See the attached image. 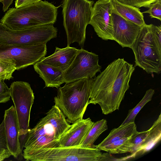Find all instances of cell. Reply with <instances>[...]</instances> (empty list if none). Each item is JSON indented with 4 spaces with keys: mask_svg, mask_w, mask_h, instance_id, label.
I'll return each mask as SVG.
<instances>
[{
    "mask_svg": "<svg viewBox=\"0 0 161 161\" xmlns=\"http://www.w3.org/2000/svg\"><path fill=\"white\" fill-rule=\"evenodd\" d=\"M58 7L51 3L41 0L32 4L9 8L0 22L14 30L53 25L57 20Z\"/></svg>",
    "mask_w": 161,
    "mask_h": 161,
    "instance_id": "obj_3",
    "label": "cell"
},
{
    "mask_svg": "<svg viewBox=\"0 0 161 161\" xmlns=\"http://www.w3.org/2000/svg\"><path fill=\"white\" fill-rule=\"evenodd\" d=\"M134 70L123 58L112 62L92 79L89 104H98L105 115L119 110Z\"/></svg>",
    "mask_w": 161,
    "mask_h": 161,
    "instance_id": "obj_1",
    "label": "cell"
},
{
    "mask_svg": "<svg viewBox=\"0 0 161 161\" xmlns=\"http://www.w3.org/2000/svg\"><path fill=\"white\" fill-rule=\"evenodd\" d=\"M47 52L46 44L0 45V57L14 60L17 70L34 65L45 57Z\"/></svg>",
    "mask_w": 161,
    "mask_h": 161,
    "instance_id": "obj_11",
    "label": "cell"
},
{
    "mask_svg": "<svg viewBox=\"0 0 161 161\" xmlns=\"http://www.w3.org/2000/svg\"><path fill=\"white\" fill-rule=\"evenodd\" d=\"M3 120L7 147L11 155L17 158L22 152L19 140V125L14 107L5 111Z\"/></svg>",
    "mask_w": 161,
    "mask_h": 161,
    "instance_id": "obj_16",
    "label": "cell"
},
{
    "mask_svg": "<svg viewBox=\"0 0 161 161\" xmlns=\"http://www.w3.org/2000/svg\"><path fill=\"white\" fill-rule=\"evenodd\" d=\"M98 56L82 48L78 49L73 61L64 72V83L74 82L85 78H93L100 72L101 66L98 64Z\"/></svg>",
    "mask_w": 161,
    "mask_h": 161,
    "instance_id": "obj_10",
    "label": "cell"
},
{
    "mask_svg": "<svg viewBox=\"0 0 161 161\" xmlns=\"http://www.w3.org/2000/svg\"><path fill=\"white\" fill-rule=\"evenodd\" d=\"M78 50V49L69 46L62 48L56 47L53 54L46 57H44L40 61L64 72L73 61Z\"/></svg>",
    "mask_w": 161,
    "mask_h": 161,
    "instance_id": "obj_17",
    "label": "cell"
},
{
    "mask_svg": "<svg viewBox=\"0 0 161 161\" xmlns=\"http://www.w3.org/2000/svg\"><path fill=\"white\" fill-rule=\"evenodd\" d=\"M136 126L134 122L120 125L111 130L107 136L100 143L95 145V147L100 149L107 146L123 138L131 136L136 133Z\"/></svg>",
    "mask_w": 161,
    "mask_h": 161,
    "instance_id": "obj_20",
    "label": "cell"
},
{
    "mask_svg": "<svg viewBox=\"0 0 161 161\" xmlns=\"http://www.w3.org/2000/svg\"><path fill=\"white\" fill-rule=\"evenodd\" d=\"M41 0H16L15 1V7L28 5L37 2Z\"/></svg>",
    "mask_w": 161,
    "mask_h": 161,
    "instance_id": "obj_28",
    "label": "cell"
},
{
    "mask_svg": "<svg viewBox=\"0 0 161 161\" xmlns=\"http://www.w3.org/2000/svg\"><path fill=\"white\" fill-rule=\"evenodd\" d=\"M132 136L122 139L103 147L100 150L112 154L128 152L131 153L133 151V145L131 142Z\"/></svg>",
    "mask_w": 161,
    "mask_h": 161,
    "instance_id": "obj_22",
    "label": "cell"
},
{
    "mask_svg": "<svg viewBox=\"0 0 161 161\" xmlns=\"http://www.w3.org/2000/svg\"><path fill=\"white\" fill-rule=\"evenodd\" d=\"M108 129L107 121L102 119L94 122L88 132L84 141L79 147L95 148L94 143L99 136Z\"/></svg>",
    "mask_w": 161,
    "mask_h": 161,
    "instance_id": "obj_21",
    "label": "cell"
},
{
    "mask_svg": "<svg viewBox=\"0 0 161 161\" xmlns=\"http://www.w3.org/2000/svg\"><path fill=\"white\" fill-rule=\"evenodd\" d=\"M53 24L38 25L21 30L10 29L0 22V45H30L46 44L57 36Z\"/></svg>",
    "mask_w": 161,
    "mask_h": 161,
    "instance_id": "obj_7",
    "label": "cell"
},
{
    "mask_svg": "<svg viewBox=\"0 0 161 161\" xmlns=\"http://www.w3.org/2000/svg\"><path fill=\"white\" fill-rule=\"evenodd\" d=\"M154 92V90L152 89L147 90L143 97L138 104L134 108L129 111L127 116L121 125L134 122L137 114L144 105L151 100Z\"/></svg>",
    "mask_w": 161,
    "mask_h": 161,
    "instance_id": "obj_23",
    "label": "cell"
},
{
    "mask_svg": "<svg viewBox=\"0 0 161 161\" xmlns=\"http://www.w3.org/2000/svg\"><path fill=\"white\" fill-rule=\"evenodd\" d=\"M70 126L62 111L54 105L33 128L29 130L24 147H25L41 136L50 137L53 141L57 140Z\"/></svg>",
    "mask_w": 161,
    "mask_h": 161,
    "instance_id": "obj_8",
    "label": "cell"
},
{
    "mask_svg": "<svg viewBox=\"0 0 161 161\" xmlns=\"http://www.w3.org/2000/svg\"><path fill=\"white\" fill-rule=\"evenodd\" d=\"M161 114L148 130L137 132L132 137L133 151L130 156L135 157L142 154L151 149L161 139Z\"/></svg>",
    "mask_w": 161,
    "mask_h": 161,
    "instance_id": "obj_15",
    "label": "cell"
},
{
    "mask_svg": "<svg viewBox=\"0 0 161 161\" xmlns=\"http://www.w3.org/2000/svg\"><path fill=\"white\" fill-rule=\"evenodd\" d=\"M131 48L135 56V66L147 73L161 72V26L145 24L140 31Z\"/></svg>",
    "mask_w": 161,
    "mask_h": 161,
    "instance_id": "obj_2",
    "label": "cell"
},
{
    "mask_svg": "<svg viewBox=\"0 0 161 161\" xmlns=\"http://www.w3.org/2000/svg\"><path fill=\"white\" fill-rule=\"evenodd\" d=\"M112 17L114 40L122 47L131 48L141 27L121 17L113 8Z\"/></svg>",
    "mask_w": 161,
    "mask_h": 161,
    "instance_id": "obj_14",
    "label": "cell"
},
{
    "mask_svg": "<svg viewBox=\"0 0 161 161\" xmlns=\"http://www.w3.org/2000/svg\"><path fill=\"white\" fill-rule=\"evenodd\" d=\"M11 154L8 149H3L0 150V161L9 158Z\"/></svg>",
    "mask_w": 161,
    "mask_h": 161,
    "instance_id": "obj_30",
    "label": "cell"
},
{
    "mask_svg": "<svg viewBox=\"0 0 161 161\" xmlns=\"http://www.w3.org/2000/svg\"><path fill=\"white\" fill-rule=\"evenodd\" d=\"M92 79L85 78L65 83L58 88L57 96L54 97V105L69 124L83 119L89 104Z\"/></svg>",
    "mask_w": 161,
    "mask_h": 161,
    "instance_id": "obj_4",
    "label": "cell"
},
{
    "mask_svg": "<svg viewBox=\"0 0 161 161\" xmlns=\"http://www.w3.org/2000/svg\"><path fill=\"white\" fill-rule=\"evenodd\" d=\"M3 149H8L6 142L4 122L3 119L0 124V150Z\"/></svg>",
    "mask_w": 161,
    "mask_h": 161,
    "instance_id": "obj_27",
    "label": "cell"
},
{
    "mask_svg": "<svg viewBox=\"0 0 161 161\" xmlns=\"http://www.w3.org/2000/svg\"><path fill=\"white\" fill-rule=\"evenodd\" d=\"M94 123L90 118L77 120L59 139L41 147H79Z\"/></svg>",
    "mask_w": 161,
    "mask_h": 161,
    "instance_id": "obj_13",
    "label": "cell"
},
{
    "mask_svg": "<svg viewBox=\"0 0 161 161\" xmlns=\"http://www.w3.org/2000/svg\"><path fill=\"white\" fill-rule=\"evenodd\" d=\"M9 89L19 123V137L24 136L30 129V113L34 102V93L30 84L25 81H14Z\"/></svg>",
    "mask_w": 161,
    "mask_h": 161,
    "instance_id": "obj_9",
    "label": "cell"
},
{
    "mask_svg": "<svg viewBox=\"0 0 161 161\" xmlns=\"http://www.w3.org/2000/svg\"><path fill=\"white\" fill-rule=\"evenodd\" d=\"M35 70L45 82V87L58 88L64 83L63 78L64 72L60 69L44 64L40 61L34 65Z\"/></svg>",
    "mask_w": 161,
    "mask_h": 161,
    "instance_id": "obj_18",
    "label": "cell"
},
{
    "mask_svg": "<svg viewBox=\"0 0 161 161\" xmlns=\"http://www.w3.org/2000/svg\"><path fill=\"white\" fill-rule=\"evenodd\" d=\"M115 11L124 19L140 27L146 24L143 13L139 8L121 3L115 0H111Z\"/></svg>",
    "mask_w": 161,
    "mask_h": 161,
    "instance_id": "obj_19",
    "label": "cell"
},
{
    "mask_svg": "<svg viewBox=\"0 0 161 161\" xmlns=\"http://www.w3.org/2000/svg\"><path fill=\"white\" fill-rule=\"evenodd\" d=\"M16 70L14 60L0 57V80H8L13 78L12 75Z\"/></svg>",
    "mask_w": 161,
    "mask_h": 161,
    "instance_id": "obj_24",
    "label": "cell"
},
{
    "mask_svg": "<svg viewBox=\"0 0 161 161\" xmlns=\"http://www.w3.org/2000/svg\"><path fill=\"white\" fill-rule=\"evenodd\" d=\"M111 0H99L93 6L89 24L102 39L114 40Z\"/></svg>",
    "mask_w": 161,
    "mask_h": 161,
    "instance_id": "obj_12",
    "label": "cell"
},
{
    "mask_svg": "<svg viewBox=\"0 0 161 161\" xmlns=\"http://www.w3.org/2000/svg\"><path fill=\"white\" fill-rule=\"evenodd\" d=\"M62 13L67 46L75 42L82 48L86 40V29L89 24L94 3L89 0H63Z\"/></svg>",
    "mask_w": 161,
    "mask_h": 161,
    "instance_id": "obj_5",
    "label": "cell"
},
{
    "mask_svg": "<svg viewBox=\"0 0 161 161\" xmlns=\"http://www.w3.org/2000/svg\"><path fill=\"white\" fill-rule=\"evenodd\" d=\"M149 9L142 13H148L151 18H155L161 20V0H157L151 4Z\"/></svg>",
    "mask_w": 161,
    "mask_h": 161,
    "instance_id": "obj_25",
    "label": "cell"
},
{
    "mask_svg": "<svg viewBox=\"0 0 161 161\" xmlns=\"http://www.w3.org/2000/svg\"><path fill=\"white\" fill-rule=\"evenodd\" d=\"M7 93H10L9 88L4 82V80H0V95Z\"/></svg>",
    "mask_w": 161,
    "mask_h": 161,
    "instance_id": "obj_29",
    "label": "cell"
},
{
    "mask_svg": "<svg viewBox=\"0 0 161 161\" xmlns=\"http://www.w3.org/2000/svg\"><path fill=\"white\" fill-rule=\"evenodd\" d=\"M10 93H5L0 95V103H6L10 100Z\"/></svg>",
    "mask_w": 161,
    "mask_h": 161,
    "instance_id": "obj_32",
    "label": "cell"
},
{
    "mask_svg": "<svg viewBox=\"0 0 161 161\" xmlns=\"http://www.w3.org/2000/svg\"><path fill=\"white\" fill-rule=\"evenodd\" d=\"M3 0H0V2H2Z\"/></svg>",
    "mask_w": 161,
    "mask_h": 161,
    "instance_id": "obj_33",
    "label": "cell"
},
{
    "mask_svg": "<svg viewBox=\"0 0 161 161\" xmlns=\"http://www.w3.org/2000/svg\"><path fill=\"white\" fill-rule=\"evenodd\" d=\"M102 154L96 148L57 147H41L22 155L27 161H100Z\"/></svg>",
    "mask_w": 161,
    "mask_h": 161,
    "instance_id": "obj_6",
    "label": "cell"
},
{
    "mask_svg": "<svg viewBox=\"0 0 161 161\" xmlns=\"http://www.w3.org/2000/svg\"><path fill=\"white\" fill-rule=\"evenodd\" d=\"M118 2L126 5L138 8L144 7L148 8L150 5L157 0H115Z\"/></svg>",
    "mask_w": 161,
    "mask_h": 161,
    "instance_id": "obj_26",
    "label": "cell"
},
{
    "mask_svg": "<svg viewBox=\"0 0 161 161\" xmlns=\"http://www.w3.org/2000/svg\"><path fill=\"white\" fill-rule=\"evenodd\" d=\"M14 0H3V10L4 12L7 11L9 7L12 3Z\"/></svg>",
    "mask_w": 161,
    "mask_h": 161,
    "instance_id": "obj_31",
    "label": "cell"
}]
</instances>
